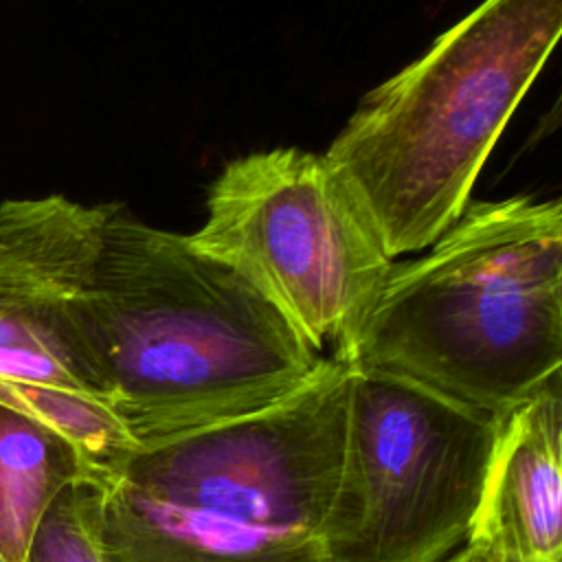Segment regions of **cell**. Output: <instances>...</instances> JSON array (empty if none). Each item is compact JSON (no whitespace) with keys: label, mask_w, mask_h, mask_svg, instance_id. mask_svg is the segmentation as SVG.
I'll return each instance as SVG.
<instances>
[{"label":"cell","mask_w":562,"mask_h":562,"mask_svg":"<svg viewBox=\"0 0 562 562\" xmlns=\"http://www.w3.org/2000/svg\"><path fill=\"white\" fill-rule=\"evenodd\" d=\"M454 560H457V555H454V558H452V560H448V562H454Z\"/></svg>","instance_id":"cell-14"},{"label":"cell","mask_w":562,"mask_h":562,"mask_svg":"<svg viewBox=\"0 0 562 562\" xmlns=\"http://www.w3.org/2000/svg\"><path fill=\"white\" fill-rule=\"evenodd\" d=\"M0 404L66 439L81 457L90 485H99L140 448L116 413L103 400L86 393L35 382L0 380Z\"/></svg>","instance_id":"cell-10"},{"label":"cell","mask_w":562,"mask_h":562,"mask_svg":"<svg viewBox=\"0 0 562 562\" xmlns=\"http://www.w3.org/2000/svg\"><path fill=\"white\" fill-rule=\"evenodd\" d=\"M351 371L327 562H448L468 542L496 419Z\"/></svg>","instance_id":"cell-6"},{"label":"cell","mask_w":562,"mask_h":562,"mask_svg":"<svg viewBox=\"0 0 562 562\" xmlns=\"http://www.w3.org/2000/svg\"><path fill=\"white\" fill-rule=\"evenodd\" d=\"M108 204L64 195L0 204V380L103 400L79 327Z\"/></svg>","instance_id":"cell-7"},{"label":"cell","mask_w":562,"mask_h":562,"mask_svg":"<svg viewBox=\"0 0 562 562\" xmlns=\"http://www.w3.org/2000/svg\"><path fill=\"white\" fill-rule=\"evenodd\" d=\"M349 382L323 356L263 411L136 448L92 485L110 562H327Z\"/></svg>","instance_id":"cell-3"},{"label":"cell","mask_w":562,"mask_h":562,"mask_svg":"<svg viewBox=\"0 0 562 562\" xmlns=\"http://www.w3.org/2000/svg\"><path fill=\"white\" fill-rule=\"evenodd\" d=\"M79 327L105 404L140 448L263 411L323 360L233 268L114 202Z\"/></svg>","instance_id":"cell-1"},{"label":"cell","mask_w":562,"mask_h":562,"mask_svg":"<svg viewBox=\"0 0 562 562\" xmlns=\"http://www.w3.org/2000/svg\"><path fill=\"white\" fill-rule=\"evenodd\" d=\"M560 33L562 0H483L351 112L325 158L391 259L428 248L465 211Z\"/></svg>","instance_id":"cell-4"},{"label":"cell","mask_w":562,"mask_h":562,"mask_svg":"<svg viewBox=\"0 0 562 562\" xmlns=\"http://www.w3.org/2000/svg\"><path fill=\"white\" fill-rule=\"evenodd\" d=\"M26 562H110L99 496L90 483L68 485L53 501L31 540Z\"/></svg>","instance_id":"cell-11"},{"label":"cell","mask_w":562,"mask_h":562,"mask_svg":"<svg viewBox=\"0 0 562 562\" xmlns=\"http://www.w3.org/2000/svg\"><path fill=\"white\" fill-rule=\"evenodd\" d=\"M428 248L393 261L334 356L498 419L562 369V204H468Z\"/></svg>","instance_id":"cell-2"},{"label":"cell","mask_w":562,"mask_h":562,"mask_svg":"<svg viewBox=\"0 0 562 562\" xmlns=\"http://www.w3.org/2000/svg\"><path fill=\"white\" fill-rule=\"evenodd\" d=\"M474 562H562V384L496 419L465 542Z\"/></svg>","instance_id":"cell-8"},{"label":"cell","mask_w":562,"mask_h":562,"mask_svg":"<svg viewBox=\"0 0 562 562\" xmlns=\"http://www.w3.org/2000/svg\"><path fill=\"white\" fill-rule=\"evenodd\" d=\"M454 562H474V560H472V555L468 553V549L463 547V549L457 553V560H454Z\"/></svg>","instance_id":"cell-12"},{"label":"cell","mask_w":562,"mask_h":562,"mask_svg":"<svg viewBox=\"0 0 562 562\" xmlns=\"http://www.w3.org/2000/svg\"><path fill=\"white\" fill-rule=\"evenodd\" d=\"M0 562H7V560H4V558H2V553H0Z\"/></svg>","instance_id":"cell-13"},{"label":"cell","mask_w":562,"mask_h":562,"mask_svg":"<svg viewBox=\"0 0 562 562\" xmlns=\"http://www.w3.org/2000/svg\"><path fill=\"white\" fill-rule=\"evenodd\" d=\"M189 241L259 290L316 351L360 321L393 266L342 176L299 147L226 162Z\"/></svg>","instance_id":"cell-5"},{"label":"cell","mask_w":562,"mask_h":562,"mask_svg":"<svg viewBox=\"0 0 562 562\" xmlns=\"http://www.w3.org/2000/svg\"><path fill=\"white\" fill-rule=\"evenodd\" d=\"M75 483H88L77 450L46 426L0 404V553L7 562H26L46 509Z\"/></svg>","instance_id":"cell-9"}]
</instances>
